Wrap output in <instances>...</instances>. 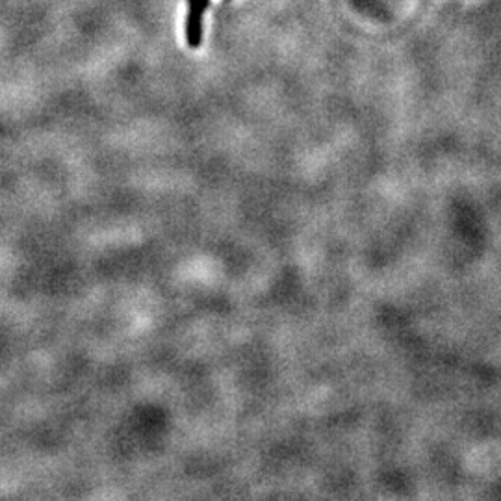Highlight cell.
Returning <instances> with one entry per match:
<instances>
[{
  "instance_id": "obj_1",
  "label": "cell",
  "mask_w": 501,
  "mask_h": 501,
  "mask_svg": "<svg viewBox=\"0 0 501 501\" xmlns=\"http://www.w3.org/2000/svg\"><path fill=\"white\" fill-rule=\"evenodd\" d=\"M208 6H210V0H190L186 38L191 48H197L200 45V36H203V14H205Z\"/></svg>"
}]
</instances>
